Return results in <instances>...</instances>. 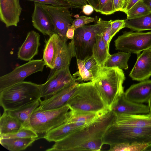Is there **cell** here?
<instances>
[{"label":"cell","mask_w":151,"mask_h":151,"mask_svg":"<svg viewBox=\"0 0 151 151\" xmlns=\"http://www.w3.org/2000/svg\"><path fill=\"white\" fill-rule=\"evenodd\" d=\"M116 114L107 109L98 117L83 126L63 139L55 142L46 151H72L75 147L90 140L102 138L114 122Z\"/></svg>","instance_id":"1"},{"label":"cell","mask_w":151,"mask_h":151,"mask_svg":"<svg viewBox=\"0 0 151 151\" xmlns=\"http://www.w3.org/2000/svg\"><path fill=\"white\" fill-rule=\"evenodd\" d=\"M60 37L54 33L46 41L43 50V60L45 65L51 69L55 67Z\"/></svg>","instance_id":"22"},{"label":"cell","mask_w":151,"mask_h":151,"mask_svg":"<svg viewBox=\"0 0 151 151\" xmlns=\"http://www.w3.org/2000/svg\"><path fill=\"white\" fill-rule=\"evenodd\" d=\"M41 100L40 99L32 102L14 110L7 111L10 114L17 119L23 127L31 128V116L34 110L40 105Z\"/></svg>","instance_id":"23"},{"label":"cell","mask_w":151,"mask_h":151,"mask_svg":"<svg viewBox=\"0 0 151 151\" xmlns=\"http://www.w3.org/2000/svg\"><path fill=\"white\" fill-rule=\"evenodd\" d=\"M140 0H123L121 11L126 14L137 2Z\"/></svg>","instance_id":"42"},{"label":"cell","mask_w":151,"mask_h":151,"mask_svg":"<svg viewBox=\"0 0 151 151\" xmlns=\"http://www.w3.org/2000/svg\"><path fill=\"white\" fill-rule=\"evenodd\" d=\"M40 84L24 81L0 91V105L4 110L12 111L40 99Z\"/></svg>","instance_id":"3"},{"label":"cell","mask_w":151,"mask_h":151,"mask_svg":"<svg viewBox=\"0 0 151 151\" xmlns=\"http://www.w3.org/2000/svg\"><path fill=\"white\" fill-rule=\"evenodd\" d=\"M147 103L148 104V106L150 110V113H151V96L149 99Z\"/></svg>","instance_id":"48"},{"label":"cell","mask_w":151,"mask_h":151,"mask_svg":"<svg viewBox=\"0 0 151 151\" xmlns=\"http://www.w3.org/2000/svg\"><path fill=\"white\" fill-rule=\"evenodd\" d=\"M67 38L60 37L54 68L51 69L47 79L53 75L56 72L69 66L73 57H76V48L73 38L67 43Z\"/></svg>","instance_id":"13"},{"label":"cell","mask_w":151,"mask_h":151,"mask_svg":"<svg viewBox=\"0 0 151 151\" xmlns=\"http://www.w3.org/2000/svg\"><path fill=\"white\" fill-rule=\"evenodd\" d=\"M111 110L116 114H137L150 113L148 105L127 99L125 96L124 93L119 98Z\"/></svg>","instance_id":"18"},{"label":"cell","mask_w":151,"mask_h":151,"mask_svg":"<svg viewBox=\"0 0 151 151\" xmlns=\"http://www.w3.org/2000/svg\"><path fill=\"white\" fill-rule=\"evenodd\" d=\"M45 65L42 59L33 60L16 67L0 77V91L24 81L25 78L35 73L42 72Z\"/></svg>","instance_id":"9"},{"label":"cell","mask_w":151,"mask_h":151,"mask_svg":"<svg viewBox=\"0 0 151 151\" xmlns=\"http://www.w3.org/2000/svg\"><path fill=\"white\" fill-rule=\"evenodd\" d=\"M82 9L83 13L87 15H90L94 10L93 7L88 4L84 6Z\"/></svg>","instance_id":"43"},{"label":"cell","mask_w":151,"mask_h":151,"mask_svg":"<svg viewBox=\"0 0 151 151\" xmlns=\"http://www.w3.org/2000/svg\"><path fill=\"white\" fill-rule=\"evenodd\" d=\"M68 3L72 8L82 9L84 6L88 4L86 0H63Z\"/></svg>","instance_id":"41"},{"label":"cell","mask_w":151,"mask_h":151,"mask_svg":"<svg viewBox=\"0 0 151 151\" xmlns=\"http://www.w3.org/2000/svg\"><path fill=\"white\" fill-rule=\"evenodd\" d=\"M114 42L116 50L138 55L151 48V31L123 32Z\"/></svg>","instance_id":"8"},{"label":"cell","mask_w":151,"mask_h":151,"mask_svg":"<svg viewBox=\"0 0 151 151\" xmlns=\"http://www.w3.org/2000/svg\"><path fill=\"white\" fill-rule=\"evenodd\" d=\"M145 143H121L110 145V151H144L148 145Z\"/></svg>","instance_id":"29"},{"label":"cell","mask_w":151,"mask_h":151,"mask_svg":"<svg viewBox=\"0 0 151 151\" xmlns=\"http://www.w3.org/2000/svg\"><path fill=\"white\" fill-rule=\"evenodd\" d=\"M70 73L69 66L56 72L45 83L40 84L41 98L45 99L55 94L70 83L76 81Z\"/></svg>","instance_id":"10"},{"label":"cell","mask_w":151,"mask_h":151,"mask_svg":"<svg viewBox=\"0 0 151 151\" xmlns=\"http://www.w3.org/2000/svg\"><path fill=\"white\" fill-rule=\"evenodd\" d=\"M129 76L133 80L139 81L147 80L151 76V48L137 55Z\"/></svg>","instance_id":"16"},{"label":"cell","mask_w":151,"mask_h":151,"mask_svg":"<svg viewBox=\"0 0 151 151\" xmlns=\"http://www.w3.org/2000/svg\"><path fill=\"white\" fill-rule=\"evenodd\" d=\"M95 21V19L93 17L82 16L77 17L73 20L71 25L75 30L78 28Z\"/></svg>","instance_id":"37"},{"label":"cell","mask_w":151,"mask_h":151,"mask_svg":"<svg viewBox=\"0 0 151 151\" xmlns=\"http://www.w3.org/2000/svg\"><path fill=\"white\" fill-rule=\"evenodd\" d=\"M66 104L73 114L96 112L106 109L99 91L91 81L79 83Z\"/></svg>","instance_id":"4"},{"label":"cell","mask_w":151,"mask_h":151,"mask_svg":"<svg viewBox=\"0 0 151 151\" xmlns=\"http://www.w3.org/2000/svg\"><path fill=\"white\" fill-rule=\"evenodd\" d=\"M112 21V20L111 22L106 27L102 33L106 47L109 51L111 42L110 39L111 36V24Z\"/></svg>","instance_id":"40"},{"label":"cell","mask_w":151,"mask_h":151,"mask_svg":"<svg viewBox=\"0 0 151 151\" xmlns=\"http://www.w3.org/2000/svg\"><path fill=\"white\" fill-rule=\"evenodd\" d=\"M38 134L31 128L23 127L17 132L0 137V139L6 138H38Z\"/></svg>","instance_id":"34"},{"label":"cell","mask_w":151,"mask_h":151,"mask_svg":"<svg viewBox=\"0 0 151 151\" xmlns=\"http://www.w3.org/2000/svg\"><path fill=\"white\" fill-rule=\"evenodd\" d=\"M38 138H6L0 139L1 144L10 151H20L30 146Z\"/></svg>","instance_id":"26"},{"label":"cell","mask_w":151,"mask_h":151,"mask_svg":"<svg viewBox=\"0 0 151 151\" xmlns=\"http://www.w3.org/2000/svg\"><path fill=\"white\" fill-rule=\"evenodd\" d=\"M102 140L104 144L110 145L121 143L149 145L151 144V126H128L114 122L105 132Z\"/></svg>","instance_id":"5"},{"label":"cell","mask_w":151,"mask_h":151,"mask_svg":"<svg viewBox=\"0 0 151 151\" xmlns=\"http://www.w3.org/2000/svg\"><path fill=\"white\" fill-rule=\"evenodd\" d=\"M22 8L19 0H0V19L6 27H17Z\"/></svg>","instance_id":"14"},{"label":"cell","mask_w":151,"mask_h":151,"mask_svg":"<svg viewBox=\"0 0 151 151\" xmlns=\"http://www.w3.org/2000/svg\"><path fill=\"white\" fill-rule=\"evenodd\" d=\"M88 123L67 122L47 133L43 137L49 142H55L63 139Z\"/></svg>","instance_id":"21"},{"label":"cell","mask_w":151,"mask_h":151,"mask_svg":"<svg viewBox=\"0 0 151 151\" xmlns=\"http://www.w3.org/2000/svg\"><path fill=\"white\" fill-rule=\"evenodd\" d=\"M86 1L89 4L92 6L93 7L94 10L96 11L98 6V0H86Z\"/></svg>","instance_id":"46"},{"label":"cell","mask_w":151,"mask_h":151,"mask_svg":"<svg viewBox=\"0 0 151 151\" xmlns=\"http://www.w3.org/2000/svg\"><path fill=\"white\" fill-rule=\"evenodd\" d=\"M131 53L122 51L110 54L104 66L127 70L128 68V62L131 56Z\"/></svg>","instance_id":"28"},{"label":"cell","mask_w":151,"mask_h":151,"mask_svg":"<svg viewBox=\"0 0 151 151\" xmlns=\"http://www.w3.org/2000/svg\"><path fill=\"white\" fill-rule=\"evenodd\" d=\"M124 95L127 99L132 101L147 103L151 96V80H146L132 85L124 92Z\"/></svg>","instance_id":"19"},{"label":"cell","mask_w":151,"mask_h":151,"mask_svg":"<svg viewBox=\"0 0 151 151\" xmlns=\"http://www.w3.org/2000/svg\"><path fill=\"white\" fill-rule=\"evenodd\" d=\"M111 20L105 21L99 18L93 24L85 25L75 30L73 40L76 59L83 60L87 56L92 55L96 35L102 33Z\"/></svg>","instance_id":"7"},{"label":"cell","mask_w":151,"mask_h":151,"mask_svg":"<svg viewBox=\"0 0 151 151\" xmlns=\"http://www.w3.org/2000/svg\"><path fill=\"white\" fill-rule=\"evenodd\" d=\"M151 13L150 9L140 0L127 13V19H131L147 15Z\"/></svg>","instance_id":"31"},{"label":"cell","mask_w":151,"mask_h":151,"mask_svg":"<svg viewBox=\"0 0 151 151\" xmlns=\"http://www.w3.org/2000/svg\"><path fill=\"white\" fill-rule=\"evenodd\" d=\"M23 127L17 119L4 110L0 119V137L14 134Z\"/></svg>","instance_id":"24"},{"label":"cell","mask_w":151,"mask_h":151,"mask_svg":"<svg viewBox=\"0 0 151 151\" xmlns=\"http://www.w3.org/2000/svg\"><path fill=\"white\" fill-rule=\"evenodd\" d=\"M33 1L42 4H47L60 6L68 8H72L71 6L63 0H24Z\"/></svg>","instance_id":"38"},{"label":"cell","mask_w":151,"mask_h":151,"mask_svg":"<svg viewBox=\"0 0 151 151\" xmlns=\"http://www.w3.org/2000/svg\"><path fill=\"white\" fill-rule=\"evenodd\" d=\"M34 7L32 15V25L44 35L49 37L55 32L51 19L42 4L34 3Z\"/></svg>","instance_id":"15"},{"label":"cell","mask_w":151,"mask_h":151,"mask_svg":"<svg viewBox=\"0 0 151 151\" xmlns=\"http://www.w3.org/2000/svg\"><path fill=\"white\" fill-rule=\"evenodd\" d=\"M107 109L96 112H84L76 114H73L72 113V116L68 122H90L99 116Z\"/></svg>","instance_id":"30"},{"label":"cell","mask_w":151,"mask_h":151,"mask_svg":"<svg viewBox=\"0 0 151 151\" xmlns=\"http://www.w3.org/2000/svg\"><path fill=\"white\" fill-rule=\"evenodd\" d=\"M42 5L51 19L55 33L61 38H67V31L73 21L69 8L47 4Z\"/></svg>","instance_id":"11"},{"label":"cell","mask_w":151,"mask_h":151,"mask_svg":"<svg viewBox=\"0 0 151 151\" xmlns=\"http://www.w3.org/2000/svg\"><path fill=\"white\" fill-rule=\"evenodd\" d=\"M103 145L102 138L92 139L75 147L72 151H100Z\"/></svg>","instance_id":"33"},{"label":"cell","mask_w":151,"mask_h":151,"mask_svg":"<svg viewBox=\"0 0 151 151\" xmlns=\"http://www.w3.org/2000/svg\"><path fill=\"white\" fill-rule=\"evenodd\" d=\"M125 20L112 21L111 24V36L110 41L120 30L125 27Z\"/></svg>","instance_id":"39"},{"label":"cell","mask_w":151,"mask_h":151,"mask_svg":"<svg viewBox=\"0 0 151 151\" xmlns=\"http://www.w3.org/2000/svg\"><path fill=\"white\" fill-rule=\"evenodd\" d=\"M75 30L73 27L71 25L70 26L66 33V37L68 39L72 40L74 38Z\"/></svg>","instance_id":"44"},{"label":"cell","mask_w":151,"mask_h":151,"mask_svg":"<svg viewBox=\"0 0 151 151\" xmlns=\"http://www.w3.org/2000/svg\"><path fill=\"white\" fill-rule=\"evenodd\" d=\"M77 63L78 70L73 74L75 77L78 76L76 78L77 81H92L94 76L92 73L88 71L85 67L83 60L76 59Z\"/></svg>","instance_id":"32"},{"label":"cell","mask_w":151,"mask_h":151,"mask_svg":"<svg viewBox=\"0 0 151 151\" xmlns=\"http://www.w3.org/2000/svg\"><path fill=\"white\" fill-rule=\"evenodd\" d=\"M83 60L85 67L88 71L92 73L94 76L100 68L97 62L92 55L87 56Z\"/></svg>","instance_id":"36"},{"label":"cell","mask_w":151,"mask_h":151,"mask_svg":"<svg viewBox=\"0 0 151 151\" xmlns=\"http://www.w3.org/2000/svg\"><path fill=\"white\" fill-rule=\"evenodd\" d=\"M116 124L135 127L151 126V113L144 114H116Z\"/></svg>","instance_id":"20"},{"label":"cell","mask_w":151,"mask_h":151,"mask_svg":"<svg viewBox=\"0 0 151 151\" xmlns=\"http://www.w3.org/2000/svg\"><path fill=\"white\" fill-rule=\"evenodd\" d=\"M151 12V0H141Z\"/></svg>","instance_id":"47"},{"label":"cell","mask_w":151,"mask_h":151,"mask_svg":"<svg viewBox=\"0 0 151 151\" xmlns=\"http://www.w3.org/2000/svg\"><path fill=\"white\" fill-rule=\"evenodd\" d=\"M98 6L96 11L105 15L114 14L116 12L113 0H98Z\"/></svg>","instance_id":"35"},{"label":"cell","mask_w":151,"mask_h":151,"mask_svg":"<svg viewBox=\"0 0 151 151\" xmlns=\"http://www.w3.org/2000/svg\"><path fill=\"white\" fill-rule=\"evenodd\" d=\"M125 27L132 31L142 32L151 30V13L135 18L125 20Z\"/></svg>","instance_id":"27"},{"label":"cell","mask_w":151,"mask_h":151,"mask_svg":"<svg viewBox=\"0 0 151 151\" xmlns=\"http://www.w3.org/2000/svg\"><path fill=\"white\" fill-rule=\"evenodd\" d=\"M72 115L68 104L58 109L45 111L41 110L38 107L31 116L30 127L38 134H45L67 123Z\"/></svg>","instance_id":"6"},{"label":"cell","mask_w":151,"mask_h":151,"mask_svg":"<svg viewBox=\"0 0 151 151\" xmlns=\"http://www.w3.org/2000/svg\"><path fill=\"white\" fill-rule=\"evenodd\" d=\"M123 71L118 68L100 67L91 81L104 101L106 108L111 110L119 98L124 93L125 80Z\"/></svg>","instance_id":"2"},{"label":"cell","mask_w":151,"mask_h":151,"mask_svg":"<svg viewBox=\"0 0 151 151\" xmlns=\"http://www.w3.org/2000/svg\"><path fill=\"white\" fill-rule=\"evenodd\" d=\"M102 33L97 34L96 35V41L92 48L91 55L100 67L104 66L108 58L110 55L106 47Z\"/></svg>","instance_id":"25"},{"label":"cell","mask_w":151,"mask_h":151,"mask_svg":"<svg viewBox=\"0 0 151 151\" xmlns=\"http://www.w3.org/2000/svg\"><path fill=\"white\" fill-rule=\"evenodd\" d=\"M79 83L77 81L73 82L48 99L41 100L39 109L45 111L58 109L63 106L75 93Z\"/></svg>","instance_id":"12"},{"label":"cell","mask_w":151,"mask_h":151,"mask_svg":"<svg viewBox=\"0 0 151 151\" xmlns=\"http://www.w3.org/2000/svg\"><path fill=\"white\" fill-rule=\"evenodd\" d=\"M123 0H113L114 7L116 12L120 11Z\"/></svg>","instance_id":"45"},{"label":"cell","mask_w":151,"mask_h":151,"mask_svg":"<svg viewBox=\"0 0 151 151\" xmlns=\"http://www.w3.org/2000/svg\"><path fill=\"white\" fill-rule=\"evenodd\" d=\"M40 35L34 30L28 32L24 41L19 47L18 58L25 61H29L38 53Z\"/></svg>","instance_id":"17"}]
</instances>
